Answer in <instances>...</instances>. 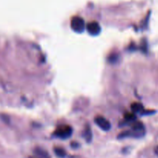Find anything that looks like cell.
I'll return each mask as SVG.
<instances>
[{
    "label": "cell",
    "instance_id": "cell-6",
    "mask_svg": "<svg viewBox=\"0 0 158 158\" xmlns=\"http://www.w3.org/2000/svg\"><path fill=\"white\" fill-rule=\"evenodd\" d=\"M83 135H84L85 139L87 140V142L91 141V140H92V131H91L90 127H89V125H87V126H86V127L85 128Z\"/></svg>",
    "mask_w": 158,
    "mask_h": 158
},
{
    "label": "cell",
    "instance_id": "cell-12",
    "mask_svg": "<svg viewBox=\"0 0 158 158\" xmlns=\"http://www.w3.org/2000/svg\"><path fill=\"white\" fill-rule=\"evenodd\" d=\"M29 158H33V157H29Z\"/></svg>",
    "mask_w": 158,
    "mask_h": 158
},
{
    "label": "cell",
    "instance_id": "cell-8",
    "mask_svg": "<svg viewBox=\"0 0 158 158\" xmlns=\"http://www.w3.org/2000/svg\"><path fill=\"white\" fill-rule=\"evenodd\" d=\"M131 109L135 113H139L140 111H143V106L141 103H134L132 105H131Z\"/></svg>",
    "mask_w": 158,
    "mask_h": 158
},
{
    "label": "cell",
    "instance_id": "cell-5",
    "mask_svg": "<svg viewBox=\"0 0 158 158\" xmlns=\"http://www.w3.org/2000/svg\"><path fill=\"white\" fill-rule=\"evenodd\" d=\"M34 154L40 158H50L48 153L45 150L40 148H36L34 150Z\"/></svg>",
    "mask_w": 158,
    "mask_h": 158
},
{
    "label": "cell",
    "instance_id": "cell-1",
    "mask_svg": "<svg viewBox=\"0 0 158 158\" xmlns=\"http://www.w3.org/2000/svg\"><path fill=\"white\" fill-rule=\"evenodd\" d=\"M71 27L75 32H82L86 29V25L82 17L75 16L71 20Z\"/></svg>",
    "mask_w": 158,
    "mask_h": 158
},
{
    "label": "cell",
    "instance_id": "cell-4",
    "mask_svg": "<svg viewBox=\"0 0 158 158\" xmlns=\"http://www.w3.org/2000/svg\"><path fill=\"white\" fill-rule=\"evenodd\" d=\"M86 29L87 30V32L92 35H98L100 32V30H101L100 24L96 21H93L87 23Z\"/></svg>",
    "mask_w": 158,
    "mask_h": 158
},
{
    "label": "cell",
    "instance_id": "cell-10",
    "mask_svg": "<svg viewBox=\"0 0 158 158\" xmlns=\"http://www.w3.org/2000/svg\"><path fill=\"white\" fill-rule=\"evenodd\" d=\"M124 117L127 121H134L136 120V116L133 113H127L125 114Z\"/></svg>",
    "mask_w": 158,
    "mask_h": 158
},
{
    "label": "cell",
    "instance_id": "cell-9",
    "mask_svg": "<svg viewBox=\"0 0 158 158\" xmlns=\"http://www.w3.org/2000/svg\"><path fill=\"white\" fill-rule=\"evenodd\" d=\"M133 130L135 131H138V132H142L144 130V127H143V123L141 122H136L133 125Z\"/></svg>",
    "mask_w": 158,
    "mask_h": 158
},
{
    "label": "cell",
    "instance_id": "cell-2",
    "mask_svg": "<svg viewBox=\"0 0 158 158\" xmlns=\"http://www.w3.org/2000/svg\"><path fill=\"white\" fill-rule=\"evenodd\" d=\"M73 134V129L69 125H63L59 127L55 131V135L62 139H66Z\"/></svg>",
    "mask_w": 158,
    "mask_h": 158
},
{
    "label": "cell",
    "instance_id": "cell-11",
    "mask_svg": "<svg viewBox=\"0 0 158 158\" xmlns=\"http://www.w3.org/2000/svg\"><path fill=\"white\" fill-rule=\"evenodd\" d=\"M154 152H155V154L158 156V146L156 147V148L154 149Z\"/></svg>",
    "mask_w": 158,
    "mask_h": 158
},
{
    "label": "cell",
    "instance_id": "cell-3",
    "mask_svg": "<svg viewBox=\"0 0 158 158\" xmlns=\"http://www.w3.org/2000/svg\"><path fill=\"white\" fill-rule=\"evenodd\" d=\"M94 121H95L96 124L97 126L100 127L102 130L103 131H109L111 127L110 123L109 122V120H106L105 117H101V116H97V117H95L94 119Z\"/></svg>",
    "mask_w": 158,
    "mask_h": 158
},
{
    "label": "cell",
    "instance_id": "cell-7",
    "mask_svg": "<svg viewBox=\"0 0 158 158\" xmlns=\"http://www.w3.org/2000/svg\"><path fill=\"white\" fill-rule=\"evenodd\" d=\"M54 153H55L57 157L60 158H64L66 156V153L65 150L63 148H58V147L54 148Z\"/></svg>",
    "mask_w": 158,
    "mask_h": 158
}]
</instances>
